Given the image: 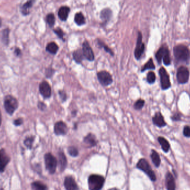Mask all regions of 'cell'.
I'll list each match as a JSON object with an SVG mask.
<instances>
[{"label": "cell", "mask_w": 190, "mask_h": 190, "mask_svg": "<svg viewBox=\"0 0 190 190\" xmlns=\"http://www.w3.org/2000/svg\"><path fill=\"white\" fill-rule=\"evenodd\" d=\"M163 63L166 65H169L171 63V59H170V54L169 52L167 53L165 55L163 58Z\"/></svg>", "instance_id": "36"}, {"label": "cell", "mask_w": 190, "mask_h": 190, "mask_svg": "<svg viewBox=\"0 0 190 190\" xmlns=\"http://www.w3.org/2000/svg\"><path fill=\"white\" fill-rule=\"evenodd\" d=\"M84 142L87 145L90 147H95L97 144V140L95 135H93L92 133H89L87 136L85 137L84 139Z\"/></svg>", "instance_id": "17"}, {"label": "cell", "mask_w": 190, "mask_h": 190, "mask_svg": "<svg viewBox=\"0 0 190 190\" xmlns=\"http://www.w3.org/2000/svg\"><path fill=\"white\" fill-rule=\"evenodd\" d=\"M46 20L49 26L50 27H52L54 25V22H55L54 15L52 14H48L46 17Z\"/></svg>", "instance_id": "35"}, {"label": "cell", "mask_w": 190, "mask_h": 190, "mask_svg": "<svg viewBox=\"0 0 190 190\" xmlns=\"http://www.w3.org/2000/svg\"><path fill=\"white\" fill-rule=\"evenodd\" d=\"M97 78L100 83L103 87L111 85L113 82L111 75L106 71L99 72L97 74Z\"/></svg>", "instance_id": "6"}, {"label": "cell", "mask_w": 190, "mask_h": 190, "mask_svg": "<svg viewBox=\"0 0 190 190\" xmlns=\"http://www.w3.org/2000/svg\"><path fill=\"white\" fill-rule=\"evenodd\" d=\"M156 80V75L155 74L152 72L150 71L147 75V82L149 84H153Z\"/></svg>", "instance_id": "32"}, {"label": "cell", "mask_w": 190, "mask_h": 190, "mask_svg": "<svg viewBox=\"0 0 190 190\" xmlns=\"http://www.w3.org/2000/svg\"><path fill=\"white\" fill-rule=\"evenodd\" d=\"M152 121L154 124L159 127H162L166 125V123L163 119V116L160 112L156 113V114L153 117Z\"/></svg>", "instance_id": "16"}, {"label": "cell", "mask_w": 190, "mask_h": 190, "mask_svg": "<svg viewBox=\"0 0 190 190\" xmlns=\"http://www.w3.org/2000/svg\"><path fill=\"white\" fill-rule=\"evenodd\" d=\"M75 21L79 26L85 24V19L84 16L81 13H77L76 14L75 17Z\"/></svg>", "instance_id": "26"}, {"label": "cell", "mask_w": 190, "mask_h": 190, "mask_svg": "<svg viewBox=\"0 0 190 190\" xmlns=\"http://www.w3.org/2000/svg\"><path fill=\"white\" fill-rule=\"evenodd\" d=\"M23 123V120L21 118H18V119H16L14 121V124L15 126H20L21 124H22Z\"/></svg>", "instance_id": "42"}, {"label": "cell", "mask_w": 190, "mask_h": 190, "mask_svg": "<svg viewBox=\"0 0 190 190\" xmlns=\"http://www.w3.org/2000/svg\"><path fill=\"white\" fill-rule=\"evenodd\" d=\"M169 50L166 47H162L160 48L158 51L156 53V58L158 63L160 64L163 59L165 55L167 53H169Z\"/></svg>", "instance_id": "20"}, {"label": "cell", "mask_w": 190, "mask_h": 190, "mask_svg": "<svg viewBox=\"0 0 190 190\" xmlns=\"http://www.w3.org/2000/svg\"><path fill=\"white\" fill-rule=\"evenodd\" d=\"M190 76V73L187 68L181 66L178 69L177 73V78L180 84H185L188 82Z\"/></svg>", "instance_id": "7"}, {"label": "cell", "mask_w": 190, "mask_h": 190, "mask_svg": "<svg viewBox=\"0 0 190 190\" xmlns=\"http://www.w3.org/2000/svg\"><path fill=\"white\" fill-rule=\"evenodd\" d=\"M151 157L153 163H154L155 166L156 167L160 166L161 160H160V157L158 153L155 151L152 150V152H151Z\"/></svg>", "instance_id": "22"}, {"label": "cell", "mask_w": 190, "mask_h": 190, "mask_svg": "<svg viewBox=\"0 0 190 190\" xmlns=\"http://www.w3.org/2000/svg\"><path fill=\"white\" fill-rule=\"evenodd\" d=\"M58 94L60 95V97L61 98V100L62 102H65L67 99V95L66 94L65 91H63V90H60L58 92Z\"/></svg>", "instance_id": "37"}, {"label": "cell", "mask_w": 190, "mask_h": 190, "mask_svg": "<svg viewBox=\"0 0 190 190\" xmlns=\"http://www.w3.org/2000/svg\"><path fill=\"white\" fill-rule=\"evenodd\" d=\"M161 84L162 89H167L169 88L171 86L169 75L167 74L166 70L165 68H161L159 70Z\"/></svg>", "instance_id": "8"}, {"label": "cell", "mask_w": 190, "mask_h": 190, "mask_svg": "<svg viewBox=\"0 0 190 190\" xmlns=\"http://www.w3.org/2000/svg\"><path fill=\"white\" fill-rule=\"evenodd\" d=\"M175 56L177 61L186 62L190 58L189 49L183 45H177L173 50Z\"/></svg>", "instance_id": "1"}, {"label": "cell", "mask_w": 190, "mask_h": 190, "mask_svg": "<svg viewBox=\"0 0 190 190\" xmlns=\"http://www.w3.org/2000/svg\"><path fill=\"white\" fill-rule=\"evenodd\" d=\"M34 3L33 0H29L24 4L22 7L21 8V12L24 15H28L30 12V9L32 6V5Z\"/></svg>", "instance_id": "21"}, {"label": "cell", "mask_w": 190, "mask_h": 190, "mask_svg": "<svg viewBox=\"0 0 190 190\" xmlns=\"http://www.w3.org/2000/svg\"><path fill=\"white\" fill-rule=\"evenodd\" d=\"M38 107L41 110H44L46 108V105L43 102H39L38 104Z\"/></svg>", "instance_id": "41"}, {"label": "cell", "mask_w": 190, "mask_h": 190, "mask_svg": "<svg viewBox=\"0 0 190 190\" xmlns=\"http://www.w3.org/2000/svg\"><path fill=\"white\" fill-rule=\"evenodd\" d=\"M158 141L160 143L162 148L163 149V151L165 152H167L170 149V144L168 142V141L166 139L164 138L163 137H160L158 138Z\"/></svg>", "instance_id": "23"}, {"label": "cell", "mask_w": 190, "mask_h": 190, "mask_svg": "<svg viewBox=\"0 0 190 190\" xmlns=\"http://www.w3.org/2000/svg\"><path fill=\"white\" fill-rule=\"evenodd\" d=\"M112 16V12L110 9H105L103 10L101 12L100 17L102 20L104 21H109Z\"/></svg>", "instance_id": "24"}, {"label": "cell", "mask_w": 190, "mask_h": 190, "mask_svg": "<svg viewBox=\"0 0 190 190\" xmlns=\"http://www.w3.org/2000/svg\"><path fill=\"white\" fill-rule=\"evenodd\" d=\"M54 32L61 39H63L64 37V32L60 28H57V29L54 30Z\"/></svg>", "instance_id": "39"}, {"label": "cell", "mask_w": 190, "mask_h": 190, "mask_svg": "<svg viewBox=\"0 0 190 190\" xmlns=\"http://www.w3.org/2000/svg\"><path fill=\"white\" fill-rule=\"evenodd\" d=\"M54 71L51 68L48 69L46 71V75L48 78H51V76L53 75L54 73Z\"/></svg>", "instance_id": "40"}, {"label": "cell", "mask_w": 190, "mask_h": 190, "mask_svg": "<svg viewBox=\"0 0 190 190\" xmlns=\"http://www.w3.org/2000/svg\"><path fill=\"white\" fill-rule=\"evenodd\" d=\"M58 49V47L57 45L54 42L49 43L46 47V50L52 54H55L57 53Z\"/></svg>", "instance_id": "25"}, {"label": "cell", "mask_w": 190, "mask_h": 190, "mask_svg": "<svg viewBox=\"0 0 190 190\" xmlns=\"http://www.w3.org/2000/svg\"><path fill=\"white\" fill-rule=\"evenodd\" d=\"M32 188L34 190H45L48 189L47 186L40 182H34L32 183Z\"/></svg>", "instance_id": "27"}, {"label": "cell", "mask_w": 190, "mask_h": 190, "mask_svg": "<svg viewBox=\"0 0 190 190\" xmlns=\"http://www.w3.org/2000/svg\"><path fill=\"white\" fill-rule=\"evenodd\" d=\"M58 166L61 172L64 171L66 169L67 165V158L65 156V153L62 152H60L58 153Z\"/></svg>", "instance_id": "15"}, {"label": "cell", "mask_w": 190, "mask_h": 190, "mask_svg": "<svg viewBox=\"0 0 190 190\" xmlns=\"http://www.w3.org/2000/svg\"><path fill=\"white\" fill-rule=\"evenodd\" d=\"M183 134L187 137H190V127L186 126L183 129Z\"/></svg>", "instance_id": "38"}, {"label": "cell", "mask_w": 190, "mask_h": 190, "mask_svg": "<svg viewBox=\"0 0 190 190\" xmlns=\"http://www.w3.org/2000/svg\"><path fill=\"white\" fill-rule=\"evenodd\" d=\"M83 54L85 58H86L89 61H93L94 60V54L93 52L90 47L88 42L85 41L83 44V48H82Z\"/></svg>", "instance_id": "13"}, {"label": "cell", "mask_w": 190, "mask_h": 190, "mask_svg": "<svg viewBox=\"0 0 190 190\" xmlns=\"http://www.w3.org/2000/svg\"><path fill=\"white\" fill-rule=\"evenodd\" d=\"M34 137H27L26 138L25 141H24V144H25V146L27 147L29 149H31L32 148V144H33V143L34 141Z\"/></svg>", "instance_id": "30"}, {"label": "cell", "mask_w": 190, "mask_h": 190, "mask_svg": "<svg viewBox=\"0 0 190 190\" xmlns=\"http://www.w3.org/2000/svg\"><path fill=\"white\" fill-rule=\"evenodd\" d=\"M166 184L167 188L168 190H173L175 189V180L173 178L171 173H167L166 176Z\"/></svg>", "instance_id": "18"}, {"label": "cell", "mask_w": 190, "mask_h": 190, "mask_svg": "<svg viewBox=\"0 0 190 190\" xmlns=\"http://www.w3.org/2000/svg\"><path fill=\"white\" fill-rule=\"evenodd\" d=\"M64 186L67 190H77L79 189L75 179L71 176H66L64 181Z\"/></svg>", "instance_id": "14"}, {"label": "cell", "mask_w": 190, "mask_h": 190, "mask_svg": "<svg viewBox=\"0 0 190 190\" xmlns=\"http://www.w3.org/2000/svg\"><path fill=\"white\" fill-rule=\"evenodd\" d=\"M10 158L5 150L4 149L0 150V172H3L6 167L9 163Z\"/></svg>", "instance_id": "10"}, {"label": "cell", "mask_w": 190, "mask_h": 190, "mask_svg": "<svg viewBox=\"0 0 190 190\" xmlns=\"http://www.w3.org/2000/svg\"><path fill=\"white\" fill-rule=\"evenodd\" d=\"M70 12V8L66 6H63L60 8L58 12V17L61 20L65 21L68 17V14Z\"/></svg>", "instance_id": "19"}, {"label": "cell", "mask_w": 190, "mask_h": 190, "mask_svg": "<svg viewBox=\"0 0 190 190\" xmlns=\"http://www.w3.org/2000/svg\"><path fill=\"white\" fill-rule=\"evenodd\" d=\"M18 105V103L17 99L14 98V97L11 95H7L5 97L4 101V107L6 112L10 115H12L17 109Z\"/></svg>", "instance_id": "5"}, {"label": "cell", "mask_w": 190, "mask_h": 190, "mask_svg": "<svg viewBox=\"0 0 190 190\" xmlns=\"http://www.w3.org/2000/svg\"><path fill=\"white\" fill-rule=\"evenodd\" d=\"M105 183L103 177L98 175H91L88 179V188L91 190H100L102 189Z\"/></svg>", "instance_id": "2"}, {"label": "cell", "mask_w": 190, "mask_h": 190, "mask_svg": "<svg viewBox=\"0 0 190 190\" xmlns=\"http://www.w3.org/2000/svg\"><path fill=\"white\" fill-rule=\"evenodd\" d=\"M84 58V54H83L82 51L77 50V51H75V53H74V60L77 63H80L82 61Z\"/></svg>", "instance_id": "28"}, {"label": "cell", "mask_w": 190, "mask_h": 190, "mask_svg": "<svg viewBox=\"0 0 190 190\" xmlns=\"http://www.w3.org/2000/svg\"><path fill=\"white\" fill-rule=\"evenodd\" d=\"M145 49V45L142 43V35L139 32L137 38V44H136V49L135 51V56L137 59H139L141 57Z\"/></svg>", "instance_id": "11"}, {"label": "cell", "mask_w": 190, "mask_h": 190, "mask_svg": "<svg viewBox=\"0 0 190 190\" xmlns=\"http://www.w3.org/2000/svg\"><path fill=\"white\" fill-rule=\"evenodd\" d=\"M68 153L71 156L76 157L78 155V149L74 146H70L68 148Z\"/></svg>", "instance_id": "31"}, {"label": "cell", "mask_w": 190, "mask_h": 190, "mask_svg": "<svg viewBox=\"0 0 190 190\" xmlns=\"http://www.w3.org/2000/svg\"><path fill=\"white\" fill-rule=\"evenodd\" d=\"M1 25H2V21H1V19H0V27L1 26Z\"/></svg>", "instance_id": "46"}, {"label": "cell", "mask_w": 190, "mask_h": 190, "mask_svg": "<svg viewBox=\"0 0 190 190\" xmlns=\"http://www.w3.org/2000/svg\"><path fill=\"white\" fill-rule=\"evenodd\" d=\"M179 116V114L175 115V116H174V117H173V119H174V120H179V119H180V117H178Z\"/></svg>", "instance_id": "44"}, {"label": "cell", "mask_w": 190, "mask_h": 190, "mask_svg": "<svg viewBox=\"0 0 190 190\" xmlns=\"http://www.w3.org/2000/svg\"><path fill=\"white\" fill-rule=\"evenodd\" d=\"M54 132L56 136H64L68 132V127L65 122L59 121L54 124Z\"/></svg>", "instance_id": "9"}, {"label": "cell", "mask_w": 190, "mask_h": 190, "mask_svg": "<svg viewBox=\"0 0 190 190\" xmlns=\"http://www.w3.org/2000/svg\"><path fill=\"white\" fill-rule=\"evenodd\" d=\"M2 41L6 45L8 44L9 40V30L5 29L2 32Z\"/></svg>", "instance_id": "34"}, {"label": "cell", "mask_w": 190, "mask_h": 190, "mask_svg": "<svg viewBox=\"0 0 190 190\" xmlns=\"http://www.w3.org/2000/svg\"><path fill=\"white\" fill-rule=\"evenodd\" d=\"M39 90L41 95L45 99L49 98L51 96V88L50 84L46 81H43L40 84Z\"/></svg>", "instance_id": "12"}, {"label": "cell", "mask_w": 190, "mask_h": 190, "mask_svg": "<svg viewBox=\"0 0 190 190\" xmlns=\"http://www.w3.org/2000/svg\"><path fill=\"white\" fill-rule=\"evenodd\" d=\"M1 122H2V117H1V112H0V126L1 124Z\"/></svg>", "instance_id": "45"}, {"label": "cell", "mask_w": 190, "mask_h": 190, "mask_svg": "<svg viewBox=\"0 0 190 190\" xmlns=\"http://www.w3.org/2000/svg\"><path fill=\"white\" fill-rule=\"evenodd\" d=\"M155 69V66L154 65L152 59H150L149 60L147 61V63H146V64L145 65L143 66V67L142 68L141 71L143 72V71H145L148 69Z\"/></svg>", "instance_id": "29"}, {"label": "cell", "mask_w": 190, "mask_h": 190, "mask_svg": "<svg viewBox=\"0 0 190 190\" xmlns=\"http://www.w3.org/2000/svg\"><path fill=\"white\" fill-rule=\"evenodd\" d=\"M136 167L139 170L142 171L149 177L150 180L152 181H155L156 180V175L152 170L151 167L149 166V163L144 158H141L139 161L136 165Z\"/></svg>", "instance_id": "3"}, {"label": "cell", "mask_w": 190, "mask_h": 190, "mask_svg": "<svg viewBox=\"0 0 190 190\" xmlns=\"http://www.w3.org/2000/svg\"><path fill=\"white\" fill-rule=\"evenodd\" d=\"M15 53H16V54L17 55H20V49H16V50H15Z\"/></svg>", "instance_id": "43"}, {"label": "cell", "mask_w": 190, "mask_h": 190, "mask_svg": "<svg viewBox=\"0 0 190 190\" xmlns=\"http://www.w3.org/2000/svg\"><path fill=\"white\" fill-rule=\"evenodd\" d=\"M44 158L46 170L51 175L54 174L57 166V159L51 153H46L44 155Z\"/></svg>", "instance_id": "4"}, {"label": "cell", "mask_w": 190, "mask_h": 190, "mask_svg": "<svg viewBox=\"0 0 190 190\" xmlns=\"http://www.w3.org/2000/svg\"><path fill=\"white\" fill-rule=\"evenodd\" d=\"M145 104V100L142 99H139L134 104V108L136 110H140L142 108Z\"/></svg>", "instance_id": "33"}]
</instances>
